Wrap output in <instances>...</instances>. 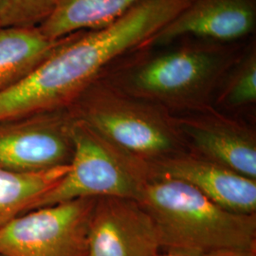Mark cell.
Masks as SVG:
<instances>
[{
	"label": "cell",
	"instance_id": "obj_18",
	"mask_svg": "<svg viewBox=\"0 0 256 256\" xmlns=\"http://www.w3.org/2000/svg\"><path fill=\"white\" fill-rule=\"evenodd\" d=\"M0 28H2V26H1V22H0Z\"/></svg>",
	"mask_w": 256,
	"mask_h": 256
},
{
	"label": "cell",
	"instance_id": "obj_2",
	"mask_svg": "<svg viewBox=\"0 0 256 256\" xmlns=\"http://www.w3.org/2000/svg\"><path fill=\"white\" fill-rule=\"evenodd\" d=\"M137 200L154 221L162 250L168 254L256 250V214L227 210L187 183L149 176Z\"/></svg>",
	"mask_w": 256,
	"mask_h": 256
},
{
	"label": "cell",
	"instance_id": "obj_16",
	"mask_svg": "<svg viewBox=\"0 0 256 256\" xmlns=\"http://www.w3.org/2000/svg\"><path fill=\"white\" fill-rule=\"evenodd\" d=\"M202 256H256V250H224Z\"/></svg>",
	"mask_w": 256,
	"mask_h": 256
},
{
	"label": "cell",
	"instance_id": "obj_3",
	"mask_svg": "<svg viewBox=\"0 0 256 256\" xmlns=\"http://www.w3.org/2000/svg\"><path fill=\"white\" fill-rule=\"evenodd\" d=\"M68 110L112 146L146 164L186 151L171 113L102 78L92 82Z\"/></svg>",
	"mask_w": 256,
	"mask_h": 256
},
{
	"label": "cell",
	"instance_id": "obj_1",
	"mask_svg": "<svg viewBox=\"0 0 256 256\" xmlns=\"http://www.w3.org/2000/svg\"><path fill=\"white\" fill-rule=\"evenodd\" d=\"M252 38L226 43L180 37L164 45L144 46L129 54L101 78L173 115L205 110L212 106L221 80Z\"/></svg>",
	"mask_w": 256,
	"mask_h": 256
},
{
	"label": "cell",
	"instance_id": "obj_13",
	"mask_svg": "<svg viewBox=\"0 0 256 256\" xmlns=\"http://www.w3.org/2000/svg\"><path fill=\"white\" fill-rule=\"evenodd\" d=\"M70 164L34 173H16L0 168V228L20 212H27L66 172Z\"/></svg>",
	"mask_w": 256,
	"mask_h": 256
},
{
	"label": "cell",
	"instance_id": "obj_5",
	"mask_svg": "<svg viewBox=\"0 0 256 256\" xmlns=\"http://www.w3.org/2000/svg\"><path fill=\"white\" fill-rule=\"evenodd\" d=\"M97 198L30 210L0 228L1 256H86Z\"/></svg>",
	"mask_w": 256,
	"mask_h": 256
},
{
	"label": "cell",
	"instance_id": "obj_17",
	"mask_svg": "<svg viewBox=\"0 0 256 256\" xmlns=\"http://www.w3.org/2000/svg\"><path fill=\"white\" fill-rule=\"evenodd\" d=\"M178 256V254H168V252H167V254H158V256Z\"/></svg>",
	"mask_w": 256,
	"mask_h": 256
},
{
	"label": "cell",
	"instance_id": "obj_7",
	"mask_svg": "<svg viewBox=\"0 0 256 256\" xmlns=\"http://www.w3.org/2000/svg\"><path fill=\"white\" fill-rule=\"evenodd\" d=\"M173 119L186 151L256 180V131L242 117L210 106Z\"/></svg>",
	"mask_w": 256,
	"mask_h": 256
},
{
	"label": "cell",
	"instance_id": "obj_8",
	"mask_svg": "<svg viewBox=\"0 0 256 256\" xmlns=\"http://www.w3.org/2000/svg\"><path fill=\"white\" fill-rule=\"evenodd\" d=\"M160 250L154 221L138 200L97 198L86 256H156Z\"/></svg>",
	"mask_w": 256,
	"mask_h": 256
},
{
	"label": "cell",
	"instance_id": "obj_10",
	"mask_svg": "<svg viewBox=\"0 0 256 256\" xmlns=\"http://www.w3.org/2000/svg\"><path fill=\"white\" fill-rule=\"evenodd\" d=\"M256 0H194L167 24L150 46L182 36L240 42L254 36Z\"/></svg>",
	"mask_w": 256,
	"mask_h": 256
},
{
	"label": "cell",
	"instance_id": "obj_9",
	"mask_svg": "<svg viewBox=\"0 0 256 256\" xmlns=\"http://www.w3.org/2000/svg\"><path fill=\"white\" fill-rule=\"evenodd\" d=\"M148 171L187 183L227 210L256 214V180L188 151L150 164Z\"/></svg>",
	"mask_w": 256,
	"mask_h": 256
},
{
	"label": "cell",
	"instance_id": "obj_4",
	"mask_svg": "<svg viewBox=\"0 0 256 256\" xmlns=\"http://www.w3.org/2000/svg\"><path fill=\"white\" fill-rule=\"evenodd\" d=\"M70 138L68 171L30 210L80 198L119 196L137 200L150 176L148 164L112 146L74 117Z\"/></svg>",
	"mask_w": 256,
	"mask_h": 256
},
{
	"label": "cell",
	"instance_id": "obj_14",
	"mask_svg": "<svg viewBox=\"0 0 256 256\" xmlns=\"http://www.w3.org/2000/svg\"><path fill=\"white\" fill-rule=\"evenodd\" d=\"M256 104V39L252 37L242 54L224 75L216 92L212 106L242 117Z\"/></svg>",
	"mask_w": 256,
	"mask_h": 256
},
{
	"label": "cell",
	"instance_id": "obj_6",
	"mask_svg": "<svg viewBox=\"0 0 256 256\" xmlns=\"http://www.w3.org/2000/svg\"><path fill=\"white\" fill-rule=\"evenodd\" d=\"M68 108L0 124V168L34 173L70 164L72 156Z\"/></svg>",
	"mask_w": 256,
	"mask_h": 256
},
{
	"label": "cell",
	"instance_id": "obj_15",
	"mask_svg": "<svg viewBox=\"0 0 256 256\" xmlns=\"http://www.w3.org/2000/svg\"><path fill=\"white\" fill-rule=\"evenodd\" d=\"M56 0H0L2 28L39 27L52 12Z\"/></svg>",
	"mask_w": 256,
	"mask_h": 256
},
{
	"label": "cell",
	"instance_id": "obj_19",
	"mask_svg": "<svg viewBox=\"0 0 256 256\" xmlns=\"http://www.w3.org/2000/svg\"></svg>",
	"mask_w": 256,
	"mask_h": 256
},
{
	"label": "cell",
	"instance_id": "obj_12",
	"mask_svg": "<svg viewBox=\"0 0 256 256\" xmlns=\"http://www.w3.org/2000/svg\"><path fill=\"white\" fill-rule=\"evenodd\" d=\"M140 0H56L50 16L39 26L48 38L57 40L79 32L112 24Z\"/></svg>",
	"mask_w": 256,
	"mask_h": 256
},
{
	"label": "cell",
	"instance_id": "obj_11",
	"mask_svg": "<svg viewBox=\"0 0 256 256\" xmlns=\"http://www.w3.org/2000/svg\"><path fill=\"white\" fill-rule=\"evenodd\" d=\"M72 36L52 40L38 27L0 28V92L26 78Z\"/></svg>",
	"mask_w": 256,
	"mask_h": 256
}]
</instances>
